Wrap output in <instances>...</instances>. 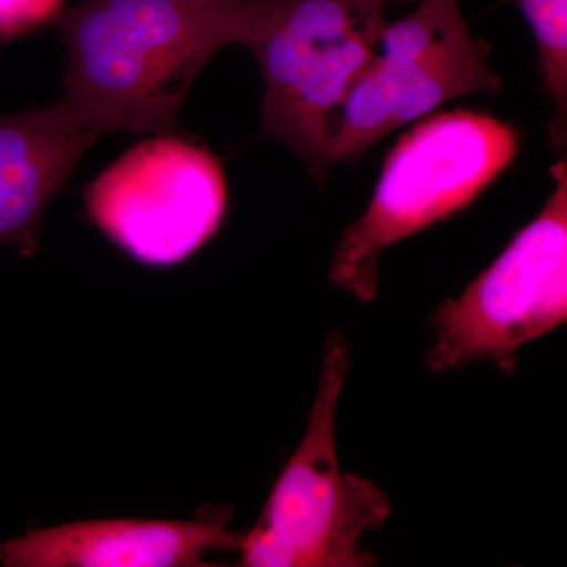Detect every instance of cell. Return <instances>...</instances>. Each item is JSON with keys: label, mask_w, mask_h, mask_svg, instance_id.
I'll list each match as a JSON object with an SVG mask.
<instances>
[{"label": "cell", "mask_w": 567, "mask_h": 567, "mask_svg": "<svg viewBox=\"0 0 567 567\" xmlns=\"http://www.w3.org/2000/svg\"><path fill=\"white\" fill-rule=\"evenodd\" d=\"M254 0H82L55 24L66 93L110 133H175L197 74L229 44L248 43Z\"/></svg>", "instance_id": "cell-1"}, {"label": "cell", "mask_w": 567, "mask_h": 567, "mask_svg": "<svg viewBox=\"0 0 567 567\" xmlns=\"http://www.w3.org/2000/svg\"><path fill=\"white\" fill-rule=\"evenodd\" d=\"M517 151L516 130L492 115L453 111L425 117L388 155L371 204L339 241L331 281L371 303L383 252L472 204Z\"/></svg>", "instance_id": "cell-2"}, {"label": "cell", "mask_w": 567, "mask_h": 567, "mask_svg": "<svg viewBox=\"0 0 567 567\" xmlns=\"http://www.w3.org/2000/svg\"><path fill=\"white\" fill-rule=\"evenodd\" d=\"M386 0H254L252 52L265 82L262 134L330 167L336 115L374 58Z\"/></svg>", "instance_id": "cell-3"}, {"label": "cell", "mask_w": 567, "mask_h": 567, "mask_svg": "<svg viewBox=\"0 0 567 567\" xmlns=\"http://www.w3.org/2000/svg\"><path fill=\"white\" fill-rule=\"evenodd\" d=\"M349 365L344 338L331 333L308 431L276 481L262 516L241 536L238 566L377 565L374 555L361 550L360 540L385 525L393 505L372 481L342 473L339 466L336 409Z\"/></svg>", "instance_id": "cell-4"}, {"label": "cell", "mask_w": 567, "mask_h": 567, "mask_svg": "<svg viewBox=\"0 0 567 567\" xmlns=\"http://www.w3.org/2000/svg\"><path fill=\"white\" fill-rule=\"evenodd\" d=\"M555 189L543 212L502 256L432 315L435 342L425 354L432 372L494 361L516 371L517 350L567 319V169L551 167Z\"/></svg>", "instance_id": "cell-5"}, {"label": "cell", "mask_w": 567, "mask_h": 567, "mask_svg": "<svg viewBox=\"0 0 567 567\" xmlns=\"http://www.w3.org/2000/svg\"><path fill=\"white\" fill-rule=\"evenodd\" d=\"M491 51L473 39L458 0H421L386 22L374 58L336 115L328 164L363 155L388 133L466 93L502 91Z\"/></svg>", "instance_id": "cell-6"}, {"label": "cell", "mask_w": 567, "mask_h": 567, "mask_svg": "<svg viewBox=\"0 0 567 567\" xmlns=\"http://www.w3.org/2000/svg\"><path fill=\"white\" fill-rule=\"evenodd\" d=\"M107 238L147 267H173L218 233L227 208L221 164L204 145L162 133L134 145L85 188Z\"/></svg>", "instance_id": "cell-7"}, {"label": "cell", "mask_w": 567, "mask_h": 567, "mask_svg": "<svg viewBox=\"0 0 567 567\" xmlns=\"http://www.w3.org/2000/svg\"><path fill=\"white\" fill-rule=\"evenodd\" d=\"M233 511L215 507L196 520L103 518L35 529L0 543L6 567H204L208 554L238 550L227 528Z\"/></svg>", "instance_id": "cell-8"}, {"label": "cell", "mask_w": 567, "mask_h": 567, "mask_svg": "<svg viewBox=\"0 0 567 567\" xmlns=\"http://www.w3.org/2000/svg\"><path fill=\"white\" fill-rule=\"evenodd\" d=\"M102 137L65 100L43 110L0 114V246L35 256L47 208Z\"/></svg>", "instance_id": "cell-9"}, {"label": "cell", "mask_w": 567, "mask_h": 567, "mask_svg": "<svg viewBox=\"0 0 567 567\" xmlns=\"http://www.w3.org/2000/svg\"><path fill=\"white\" fill-rule=\"evenodd\" d=\"M535 33L548 95L566 118L567 0H514Z\"/></svg>", "instance_id": "cell-10"}, {"label": "cell", "mask_w": 567, "mask_h": 567, "mask_svg": "<svg viewBox=\"0 0 567 567\" xmlns=\"http://www.w3.org/2000/svg\"><path fill=\"white\" fill-rule=\"evenodd\" d=\"M63 0H0V39L9 40L58 20Z\"/></svg>", "instance_id": "cell-11"}]
</instances>
